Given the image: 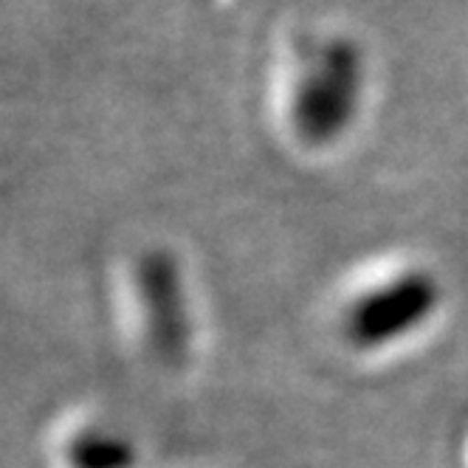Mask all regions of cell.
<instances>
[{
    "mask_svg": "<svg viewBox=\"0 0 468 468\" xmlns=\"http://www.w3.org/2000/svg\"><path fill=\"white\" fill-rule=\"evenodd\" d=\"M443 305L438 274L412 265L361 291L342 316V336L358 353H378L412 339Z\"/></svg>",
    "mask_w": 468,
    "mask_h": 468,
    "instance_id": "1",
    "label": "cell"
},
{
    "mask_svg": "<svg viewBox=\"0 0 468 468\" xmlns=\"http://www.w3.org/2000/svg\"><path fill=\"white\" fill-rule=\"evenodd\" d=\"M358 111L356 57L339 48L311 51L291 88V124L305 144L342 139Z\"/></svg>",
    "mask_w": 468,
    "mask_h": 468,
    "instance_id": "2",
    "label": "cell"
},
{
    "mask_svg": "<svg viewBox=\"0 0 468 468\" xmlns=\"http://www.w3.org/2000/svg\"><path fill=\"white\" fill-rule=\"evenodd\" d=\"M147 347L166 367H181L192 347V311L181 262L166 249H147L133 269Z\"/></svg>",
    "mask_w": 468,
    "mask_h": 468,
    "instance_id": "3",
    "label": "cell"
},
{
    "mask_svg": "<svg viewBox=\"0 0 468 468\" xmlns=\"http://www.w3.org/2000/svg\"><path fill=\"white\" fill-rule=\"evenodd\" d=\"M71 468H136V446L122 431L90 426L82 429L65 449Z\"/></svg>",
    "mask_w": 468,
    "mask_h": 468,
    "instance_id": "4",
    "label": "cell"
}]
</instances>
